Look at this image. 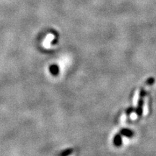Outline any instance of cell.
Returning a JSON list of instances; mask_svg holds the SVG:
<instances>
[{"label": "cell", "mask_w": 156, "mask_h": 156, "mask_svg": "<svg viewBox=\"0 0 156 156\" xmlns=\"http://www.w3.org/2000/svg\"><path fill=\"white\" fill-rule=\"evenodd\" d=\"M148 114V98H145L144 100V105H143V115L146 116Z\"/></svg>", "instance_id": "2"}, {"label": "cell", "mask_w": 156, "mask_h": 156, "mask_svg": "<svg viewBox=\"0 0 156 156\" xmlns=\"http://www.w3.org/2000/svg\"><path fill=\"white\" fill-rule=\"evenodd\" d=\"M139 93H140V91L139 90H136L135 94H134V96L133 98V106L134 107H136L137 106V103L138 100H139Z\"/></svg>", "instance_id": "3"}, {"label": "cell", "mask_w": 156, "mask_h": 156, "mask_svg": "<svg viewBox=\"0 0 156 156\" xmlns=\"http://www.w3.org/2000/svg\"><path fill=\"white\" fill-rule=\"evenodd\" d=\"M126 119H127V116H126L125 114H123L121 116V118H120V121H121V124L124 123Z\"/></svg>", "instance_id": "4"}, {"label": "cell", "mask_w": 156, "mask_h": 156, "mask_svg": "<svg viewBox=\"0 0 156 156\" xmlns=\"http://www.w3.org/2000/svg\"><path fill=\"white\" fill-rule=\"evenodd\" d=\"M136 118H137V115H136V114L135 113L131 114V115H130V118H131V119L135 120L136 119Z\"/></svg>", "instance_id": "5"}, {"label": "cell", "mask_w": 156, "mask_h": 156, "mask_svg": "<svg viewBox=\"0 0 156 156\" xmlns=\"http://www.w3.org/2000/svg\"><path fill=\"white\" fill-rule=\"evenodd\" d=\"M54 36L53 34H49V35L46 37V39H45L44 42H43V46H44L45 48H47V49L50 48V43L51 42H52V40L54 39Z\"/></svg>", "instance_id": "1"}]
</instances>
